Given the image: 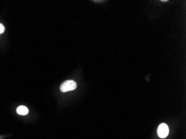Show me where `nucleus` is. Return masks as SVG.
Instances as JSON below:
<instances>
[{"mask_svg": "<svg viewBox=\"0 0 186 139\" xmlns=\"http://www.w3.org/2000/svg\"><path fill=\"white\" fill-rule=\"evenodd\" d=\"M5 31V27L3 25L0 23V34L2 33Z\"/></svg>", "mask_w": 186, "mask_h": 139, "instance_id": "4", "label": "nucleus"}, {"mask_svg": "<svg viewBox=\"0 0 186 139\" xmlns=\"http://www.w3.org/2000/svg\"><path fill=\"white\" fill-rule=\"evenodd\" d=\"M77 87V83L73 80H67L61 83L60 90L63 92L70 91L75 90Z\"/></svg>", "mask_w": 186, "mask_h": 139, "instance_id": "1", "label": "nucleus"}, {"mask_svg": "<svg viewBox=\"0 0 186 139\" xmlns=\"http://www.w3.org/2000/svg\"><path fill=\"white\" fill-rule=\"evenodd\" d=\"M158 135L161 138H165L168 136L169 133V128L167 125L165 123H162L160 125L158 128Z\"/></svg>", "mask_w": 186, "mask_h": 139, "instance_id": "2", "label": "nucleus"}, {"mask_svg": "<svg viewBox=\"0 0 186 139\" xmlns=\"http://www.w3.org/2000/svg\"><path fill=\"white\" fill-rule=\"evenodd\" d=\"M17 113L21 115H26L29 113V110L25 106H20L17 109Z\"/></svg>", "mask_w": 186, "mask_h": 139, "instance_id": "3", "label": "nucleus"}]
</instances>
